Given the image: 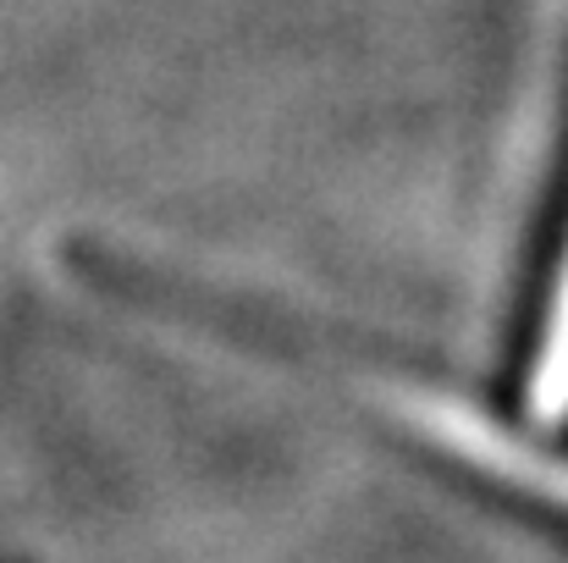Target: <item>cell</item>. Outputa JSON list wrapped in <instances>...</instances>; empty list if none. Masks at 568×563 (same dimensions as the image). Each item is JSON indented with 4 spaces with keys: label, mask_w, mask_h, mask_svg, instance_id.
Returning <instances> with one entry per match:
<instances>
[{
    "label": "cell",
    "mask_w": 568,
    "mask_h": 563,
    "mask_svg": "<svg viewBox=\"0 0 568 563\" xmlns=\"http://www.w3.org/2000/svg\"><path fill=\"white\" fill-rule=\"evenodd\" d=\"M397 414L425 442H436L458 464L480 470L486 481H497L508 492H525V497L547 503L552 514H568V453L536 442L530 431H514V425L491 420L486 409L442 398V392H425V386H403L397 392Z\"/></svg>",
    "instance_id": "6da1fadb"
},
{
    "label": "cell",
    "mask_w": 568,
    "mask_h": 563,
    "mask_svg": "<svg viewBox=\"0 0 568 563\" xmlns=\"http://www.w3.org/2000/svg\"><path fill=\"white\" fill-rule=\"evenodd\" d=\"M525 398L536 420H564L568 414V221L564 243L541 293L536 338H530V371H525Z\"/></svg>",
    "instance_id": "7a4b0ae2"
}]
</instances>
